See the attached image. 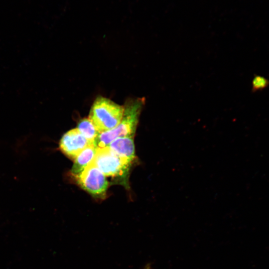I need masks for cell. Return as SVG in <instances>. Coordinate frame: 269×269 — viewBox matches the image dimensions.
Returning a JSON list of instances; mask_svg holds the SVG:
<instances>
[{"label": "cell", "mask_w": 269, "mask_h": 269, "mask_svg": "<svg viewBox=\"0 0 269 269\" xmlns=\"http://www.w3.org/2000/svg\"><path fill=\"white\" fill-rule=\"evenodd\" d=\"M77 129L91 143L96 145V140L100 133L88 118L82 119L79 122Z\"/></svg>", "instance_id": "ba28073f"}, {"label": "cell", "mask_w": 269, "mask_h": 269, "mask_svg": "<svg viewBox=\"0 0 269 269\" xmlns=\"http://www.w3.org/2000/svg\"><path fill=\"white\" fill-rule=\"evenodd\" d=\"M143 269H151V267H150V265L148 264V265H146L144 268H143Z\"/></svg>", "instance_id": "30bf717a"}, {"label": "cell", "mask_w": 269, "mask_h": 269, "mask_svg": "<svg viewBox=\"0 0 269 269\" xmlns=\"http://www.w3.org/2000/svg\"><path fill=\"white\" fill-rule=\"evenodd\" d=\"M124 112V107L100 96L93 103L88 118L101 133L115 128L121 121Z\"/></svg>", "instance_id": "7a4b0ae2"}, {"label": "cell", "mask_w": 269, "mask_h": 269, "mask_svg": "<svg viewBox=\"0 0 269 269\" xmlns=\"http://www.w3.org/2000/svg\"><path fill=\"white\" fill-rule=\"evenodd\" d=\"M91 144L93 143L87 140L76 128L70 130L62 136L60 140L59 147L63 153L74 159L83 150Z\"/></svg>", "instance_id": "5b68a950"}, {"label": "cell", "mask_w": 269, "mask_h": 269, "mask_svg": "<svg viewBox=\"0 0 269 269\" xmlns=\"http://www.w3.org/2000/svg\"><path fill=\"white\" fill-rule=\"evenodd\" d=\"M106 176L125 177L132 161L123 158L109 146L97 147L96 153L91 161Z\"/></svg>", "instance_id": "3957f363"}, {"label": "cell", "mask_w": 269, "mask_h": 269, "mask_svg": "<svg viewBox=\"0 0 269 269\" xmlns=\"http://www.w3.org/2000/svg\"><path fill=\"white\" fill-rule=\"evenodd\" d=\"M75 177L80 186L92 195L98 196L106 193L108 186L106 176L92 161Z\"/></svg>", "instance_id": "277c9868"}, {"label": "cell", "mask_w": 269, "mask_h": 269, "mask_svg": "<svg viewBox=\"0 0 269 269\" xmlns=\"http://www.w3.org/2000/svg\"><path fill=\"white\" fill-rule=\"evenodd\" d=\"M143 104L140 99L127 102L121 121L115 128L99 134L96 140L97 146H107L118 137H134Z\"/></svg>", "instance_id": "6da1fadb"}, {"label": "cell", "mask_w": 269, "mask_h": 269, "mask_svg": "<svg viewBox=\"0 0 269 269\" xmlns=\"http://www.w3.org/2000/svg\"><path fill=\"white\" fill-rule=\"evenodd\" d=\"M134 137H121L112 141L108 146L119 156L133 161L135 158Z\"/></svg>", "instance_id": "8992f818"}, {"label": "cell", "mask_w": 269, "mask_h": 269, "mask_svg": "<svg viewBox=\"0 0 269 269\" xmlns=\"http://www.w3.org/2000/svg\"><path fill=\"white\" fill-rule=\"evenodd\" d=\"M269 85V80L264 76L255 75L252 82V91L256 92L267 88Z\"/></svg>", "instance_id": "9c48e42d"}, {"label": "cell", "mask_w": 269, "mask_h": 269, "mask_svg": "<svg viewBox=\"0 0 269 269\" xmlns=\"http://www.w3.org/2000/svg\"><path fill=\"white\" fill-rule=\"evenodd\" d=\"M97 145L91 144L83 150L74 159L71 172L75 176L80 173L91 162L96 153Z\"/></svg>", "instance_id": "52a82bcc"}]
</instances>
